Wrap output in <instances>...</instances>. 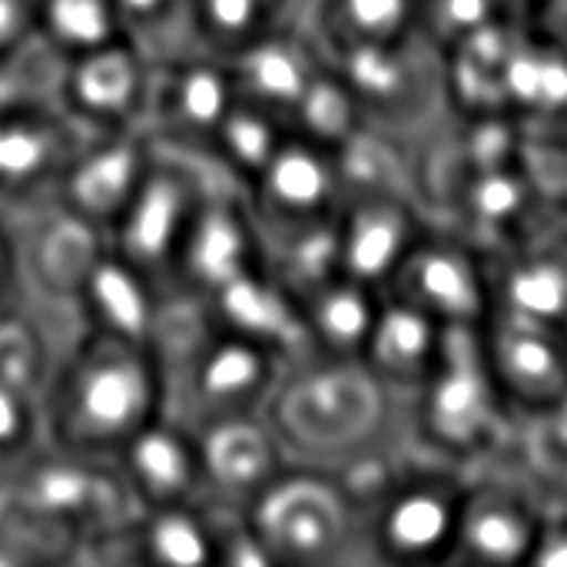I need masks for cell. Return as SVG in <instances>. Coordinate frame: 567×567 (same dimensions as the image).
<instances>
[{"instance_id": "6da1fadb", "label": "cell", "mask_w": 567, "mask_h": 567, "mask_svg": "<svg viewBox=\"0 0 567 567\" xmlns=\"http://www.w3.org/2000/svg\"><path fill=\"white\" fill-rule=\"evenodd\" d=\"M289 465L339 472L346 462L409 425V405L362 359L309 355L289 362L262 409Z\"/></svg>"}, {"instance_id": "7a4b0ae2", "label": "cell", "mask_w": 567, "mask_h": 567, "mask_svg": "<svg viewBox=\"0 0 567 567\" xmlns=\"http://www.w3.org/2000/svg\"><path fill=\"white\" fill-rule=\"evenodd\" d=\"M43 442L113 458L120 445L163 412V379L150 346L80 332L56 355L43 385Z\"/></svg>"}, {"instance_id": "3957f363", "label": "cell", "mask_w": 567, "mask_h": 567, "mask_svg": "<svg viewBox=\"0 0 567 567\" xmlns=\"http://www.w3.org/2000/svg\"><path fill=\"white\" fill-rule=\"evenodd\" d=\"M405 405L419 449L462 472L502 455L518 422L488 365L482 326H445L435 365Z\"/></svg>"}, {"instance_id": "277c9868", "label": "cell", "mask_w": 567, "mask_h": 567, "mask_svg": "<svg viewBox=\"0 0 567 567\" xmlns=\"http://www.w3.org/2000/svg\"><path fill=\"white\" fill-rule=\"evenodd\" d=\"M249 518L276 567L372 565L365 512L329 472L289 465Z\"/></svg>"}, {"instance_id": "5b68a950", "label": "cell", "mask_w": 567, "mask_h": 567, "mask_svg": "<svg viewBox=\"0 0 567 567\" xmlns=\"http://www.w3.org/2000/svg\"><path fill=\"white\" fill-rule=\"evenodd\" d=\"M332 63L349 80L365 123L412 146L455 113L445 50L422 27L399 40L352 50Z\"/></svg>"}, {"instance_id": "8992f818", "label": "cell", "mask_w": 567, "mask_h": 567, "mask_svg": "<svg viewBox=\"0 0 567 567\" xmlns=\"http://www.w3.org/2000/svg\"><path fill=\"white\" fill-rule=\"evenodd\" d=\"M219 176L226 173L206 156H193V153L156 143L153 159L130 206L123 209V216L106 236L110 249L120 259H126L133 269L150 276L156 286L173 289V272H176L186 229L206 189Z\"/></svg>"}, {"instance_id": "52a82bcc", "label": "cell", "mask_w": 567, "mask_h": 567, "mask_svg": "<svg viewBox=\"0 0 567 567\" xmlns=\"http://www.w3.org/2000/svg\"><path fill=\"white\" fill-rule=\"evenodd\" d=\"M465 472L422 455L412 462L369 508L372 565L435 567L452 565Z\"/></svg>"}, {"instance_id": "ba28073f", "label": "cell", "mask_w": 567, "mask_h": 567, "mask_svg": "<svg viewBox=\"0 0 567 567\" xmlns=\"http://www.w3.org/2000/svg\"><path fill=\"white\" fill-rule=\"evenodd\" d=\"M551 505L508 449L465 472L452 565L532 567Z\"/></svg>"}, {"instance_id": "9c48e42d", "label": "cell", "mask_w": 567, "mask_h": 567, "mask_svg": "<svg viewBox=\"0 0 567 567\" xmlns=\"http://www.w3.org/2000/svg\"><path fill=\"white\" fill-rule=\"evenodd\" d=\"M0 219L13 243L20 296L73 312L80 286L110 246L106 233L63 209L53 196L17 213H3Z\"/></svg>"}, {"instance_id": "30bf717a", "label": "cell", "mask_w": 567, "mask_h": 567, "mask_svg": "<svg viewBox=\"0 0 567 567\" xmlns=\"http://www.w3.org/2000/svg\"><path fill=\"white\" fill-rule=\"evenodd\" d=\"M432 223L458 233L485 256H498L551 226L548 203L522 159L458 176L432 206Z\"/></svg>"}, {"instance_id": "8fae6325", "label": "cell", "mask_w": 567, "mask_h": 567, "mask_svg": "<svg viewBox=\"0 0 567 567\" xmlns=\"http://www.w3.org/2000/svg\"><path fill=\"white\" fill-rule=\"evenodd\" d=\"M385 292L409 299L442 326H485L492 316L488 256L458 233L429 223Z\"/></svg>"}, {"instance_id": "7c38bea8", "label": "cell", "mask_w": 567, "mask_h": 567, "mask_svg": "<svg viewBox=\"0 0 567 567\" xmlns=\"http://www.w3.org/2000/svg\"><path fill=\"white\" fill-rule=\"evenodd\" d=\"M233 100L236 90L226 56L213 50H196L153 66L143 130L159 146L209 156L216 126L223 123Z\"/></svg>"}, {"instance_id": "4fadbf2b", "label": "cell", "mask_w": 567, "mask_h": 567, "mask_svg": "<svg viewBox=\"0 0 567 567\" xmlns=\"http://www.w3.org/2000/svg\"><path fill=\"white\" fill-rule=\"evenodd\" d=\"M259 266H262V243H259V223L252 216L249 196L239 183L219 176L206 189L186 229L173 272V289L206 299L219 286Z\"/></svg>"}, {"instance_id": "5bb4252c", "label": "cell", "mask_w": 567, "mask_h": 567, "mask_svg": "<svg viewBox=\"0 0 567 567\" xmlns=\"http://www.w3.org/2000/svg\"><path fill=\"white\" fill-rule=\"evenodd\" d=\"M90 133L60 103L0 116V216L50 199Z\"/></svg>"}, {"instance_id": "9a60e30c", "label": "cell", "mask_w": 567, "mask_h": 567, "mask_svg": "<svg viewBox=\"0 0 567 567\" xmlns=\"http://www.w3.org/2000/svg\"><path fill=\"white\" fill-rule=\"evenodd\" d=\"M150 80L153 63L126 37H116L60 63L56 103L93 133L143 126Z\"/></svg>"}, {"instance_id": "2e32d148", "label": "cell", "mask_w": 567, "mask_h": 567, "mask_svg": "<svg viewBox=\"0 0 567 567\" xmlns=\"http://www.w3.org/2000/svg\"><path fill=\"white\" fill-rule=\"evenodd\" d=\"M153 146L143 126L90 133L60 176L53 199L110 236L153 159Z\"/></svg>"}, {"instance_id": "e0dca14e", "label": "cell", "mask_w": 567, "mask_h": 567, "mask_svg": "<svg viewBox=\"0 0 567 567\" xmlns=\"http://www.w3.org/2000/svg\"><path fill=\"white\" fill-rule=\"evenodd\" d=\"M488 365L518 419L555 409L567 392V329L488 316L482 326Z\"/></svg>"}, {"instance_id": "ac0fdd59", "label": "cell", "mask_w": 567, "mask_h": 567, "mask_svg": "<svg viewBox=\"0 0 567 567\" xmlns=\"http://www.w3.org/2000/svg\"><path fill=\"white\" fill-rule=\"evenodd\" d=\"M196 442L203 468L199 502L209 508L249 512L259 495L289 468L262 415L209 425L196 435Z\"/></svg>"}, {"instance_id": "d6986e66", "label": "cell", "mask_w": 567, "mask_h": 567, "mask_svg": "<svg viewBox=\"0 0 567 567\" xmlns=\"http://www.w3.org/2000/svg\"><path fill=\"white\" fill-rule=\"evenodd\" d=\"M422 203L405 196H362L339 206V259L342 276L389 289L402 259L429 226Z\"/></svg>"}, {"instance_id": "ffe728a7", "label": "cell", "mask_w": 567, "mask_h": 567, "mask_svg": "<svg viewBox=\"0 0 567 567\" xmlns=\"http://www.w3.org/2000/svg\"><path fill=\"white\" fill-rule=\"evenodd\" d=\"M246 196L259 226L332 216L342 206L336 153L289 130L266 169L249 183Z\"/></svg>"}, {"instance_id": "44dd1931", "label": "cell", "mask_w": 567, "mask_h": 567, "mask_svg": "<svg viewBox=\"0 0 567 567\" xmlns=\"http://www.w3.org/2000/svg\"><path fill=\"white\" fill-rule=\"evenodd\" d=\"M492 316L567 329V239L545 226L525 243L488 256Z\"/></svg>"}, {"instance_id": "7402d4cb", "label": "cell", "mask_w": 567, "mask_h": 567, "mask_svg": "<svg viewBox=\"0 0 567 567\" xmlns=\"http://www.w3.org/2000/svg\"><path fill=\"white\" fill-rule=\"evenodd\" d=\"M113 462L140 512L199 502V442L189 429L166 419L163 412L150 419L140 432H133L120 445Z\"/></svg>"}, {"instance_id": "603a6c76", "label": "cell", "mask_w": 567, "mask_h": 567, "mask_svg": "<svg viewBox=\"0 0 567 567\" xmlns=\"http://www.w3.org/2000/svg\"><path fill=\"white\" fill-rule=\"evenodd\" d=\"M203 302L219 329L276 352L286 365L309 359L302 309L262 266L219 286Z\"/></svg>"}, {"instance_id": "cb8c5ba5", "label": "cell", "mask_w": 567, "mask_h": 567, "mask_svg": "<svg viewBox=\"0 0 567 567\" xmlns=\"http://www.w3.org/2000/svg\"><path fill=\"white\" fill-rule=\"evenodd\" d=\"M322 63L326 56L296 23H282L226 53L236 96L259 103L286 120Z\"/></svg>"}, {"instance_id": "d4e9b609", "label": "cell", "mask_w": 567, "mask_h": 567, "mask_svg": "<svg viewBox=\"0 0 567 567\" xmlns=\"http://www.w3.org/2000/svg\"><path fill=\"white\" fill-rule=\"evenodd\" d=\"M166 292L169 289L156 286L150 276L133 269L106 246V252L100 256V262L76 292L73 316L86 332H103L150 346Z\"/></svg>"}, {"instance_id": "484cf974", "label": "cell", "mask_w": 567, "mask_h": 567, "mask_svg": "<svg viewBox=\"0 0 567 567\" xmlns=\"http://www.w3.org/2000/svg\"><path fill=\"white\" fill-rule=\"evenodd\" d=\"M445 326L395 292H382L375 326L362 349L365 369L395 395L409 399L435 365Z\"/></svg>"}, {"instance_id": "4316f807", "label": "cell", "mask_w": 567, "mask_h": 567, "mask_svg": "<svg viewBox=\"0 0 567 567\" xmlns=\"http://www.w3.org/2000/svg\"><path fill=\"white\" fill-rule=\"evenodd\" d=\"M419 20L422 0H296L292 13L326 60L399 40L419 30Z\"/></svg>"}, {"instance_id": "83f0119b", "label": "cell", "mask_w": 567, "mask_h": 567, "mask_svg": "<svg viewBox=\"0 0 567 567\" xmlns=\"http://www.w3.org/2000/svg\"><path fill=\"white\" fill-rule=\"evenodd\" d=\"M532 20L535 17L488 23L445 47V76L455 113H505L508 66Z\"/></svg>"}, {"instance_id": "f1b7e54d", "label": "cell", "mask_w": 567, "mask_h": 567, "mask_svg": "<svg viewBox=\"0 0 567 567\" xmlns=\"http://www.w3.org/2000/svg\"><path fill=\"white\" fill-rule=\"evenodd\" d=\"M262 269L302 302L336 276H342L339 259V213L299 219L286 226H259Z\"/></svg>"}, {"instance_id": "f546056e", "label": "cell", "mask_w": 567, "mask_h": 567, "mask_svg": "<svg viewBox=\"0 0 567 567\" xmlns=\"http://www.w3.org/2000/svg\"><path fill=\"white\" fill-rule=\"evenodd\" d=\"M332 153H336L342 203L362 199V196H405V199L422 203L419 153L412 143L365 123Z\"/></svg>"}, {"instance_id": "4dcf8cb0", "label": "cell", "mask_w": 567, "mask_h": 567, "mask_svg": "<svg viewBox=\"0 0 567 567\" xmlns=\"http://www.w3.org/2000/svg\"><path fill=\"white\" fill-rule=\"evenodd\" d=\"M382 292L349 276H336L299 302L309 339V355L322 359H362L369 332L379 316Z\"/></svg>"}, {"instance_id": "1f68e13d", "label": "cell", "mask_w": 567, "mask_h": 567, "mask_svg": "<svg viewBox=\"0 0 567 567\" xmlns=\"http://www.w3.org/2000/svg\"><path fill=\"white\" fill-rule=\"evenodd\" d=\"M286 136H289L286 116L236 96L223 123L216 126L206 159L216 163L233 183L249 189V183L266 169V163L272 159V153L282 146Z\"/></svg>"}, {"instance_id": "d6a6232c", "label": "cell", "mask_w": 567, "mask_h": 567, "mask_svg": "<svg viewBox=\"0 0 567 567\" xmlns=\"http://www.w3.org/2000/svg\"><path fill=\"white\" fill-rule=\"evenodd\" d=\"M120 33L153 63H169L203 50L196 0H116Z\"/></svg>"}, {"instance_id": "836d02e7", "label": "cell", "mask_w": 567, "mask_h": 567, "mask_svg": "<svg viewBox=\"0 0 567 567\" xmlns=\"http://www.w3.org/2000/svg\"><path fill=\"white\" fill-rule=\"evenodd\" d=\"M33 37L63 63L120 33L116 0H33Z\"/></svg>"}, {"instance_id": "e575fe53", "label": "cell", "mask_w": 567, "mask_h": 567, "mask_svg": "<svg viewBox=\"0 0 567 567\" xmlns=\"http://www.w3.org/2000/svg\"><path fill=\"white\" fill-rule=\"evenodd\" d=\"M362 126L365 116L349 80L339 73L332 60H326L319 73L309 80V86L302 90V96L296 100L289 113V130L326 150H339Z\"/></svg>"}, {"instance_id": "d590c367", "label": "cell", "mask_w": 567, "mask_h": 567, "mask_svg": "<svg viewBox=\"0 0 567 567\" xmlns=\"http://www.w3.org/2000/svg\"><path fill=\"white\" fill-rule=\"evenodd\" d=\"M296 0H196V27L203 50L219 56L243 43L292 23Z\"/></svg>"}, {"instance_id": "8d00e7d4", "label": "cell", "mask_w": 567, "mask_h": 567, "mask_svg": "<svg viewBox=\"0 0 567 567\" xmlns=\"http://www.w3.org/2000/svg\"><path fill=\"white\" fill-rule=\"evenodd\" d=\"M47 332L37 319L23 316L17 306L0 312V385L30 392L43 399V385L53 369Z\"/></svg>"}, {"instance_id": "74e56055", "label": "cell", "mask_w": 567, "mask_h": 567, "mask_svg": "<svg viewBox=\"0 0 567 567\" xmlns=\"http://www.w3.org/2000/svg\"><path fill=\"white\" fill-rule=\"evenodd\" d=\"M56 76L60 60L37 37L0 53V116L37 103H56Z\"/></svg>"}, {"instance_id": "f35d334b", "label": "cell", "mask_w": 567, "mask_h": 567, "mask_svg": "<svg viewBox=\"0 0 567 567\" xmlns=\"http://www.w3.org/2000/svg\"><path fill=\"white\" fill-rule=\"evenodd\" d=\"M525 17H538L535 0H422L419 27L445 50L472 30Z\"/></svg>"}, {"instance_id": "ab89813d", "label": "cell", "mask_w": 567, "mask_h": 567, "mask_svg": "<svg viewBox=\"0 0 567 567\" xmlns=\"http://www.w3.org/2000/svg\"><path fill=\"white\" fill-rule=\"evenodd\" d=\"M532 567H567V505L548 512L532 555Z\"/></svg>"}, {"instance_id": "60d3db41", "label": "cell", "mask_w": 567, "mask_h": 567, "mask_svg": "<svg viewBox=\"0 0 567 567\" xmlns=\"http://www.w3.org/2000/svg\"><path fill=\"white\" fill-rule=\"evenodd\" d=\"M33 37V0H0V53Z\"/></svg>"}, {"instance_id": "b9f144b4", "label": "cell", "mask_w": 567, "mask_h": 567, "mask_svg": "<svg viewBox=\"0 0 567 567\" xmlns=\"http://www.w3.org/2000/svg\"><path fill=\"white\" fill-rule=\"evenodd\" d=\"M17 299H20V276H17L13 243H10V233L0 219V312L17 306Z\"/></svg>"}, {"instance_id": "7bdbcfd3", "label": "cell", "mask_w": 567, "mask_h": 567, "mask_svg": "<svg viewBox=\"0 0 567 567\" xmlns=\"http://www.w3.org/2000/svg\"><path fill=\"white\" fill-rule=\"evenodd\" d=\"M548 219H551V229H558L567 239V189L548 203Z\"/></svg>"}, {"instance_id": "ee69618b", "label": "cell", "mask_w": 567, "mask_h": 567, "mask_svg": "<svg viewBox=\"0 0 567 567\" xmlns=\"http://www.w3.org/2000/svg\"><path fill=\"white\" fill-rule=\"evenodd\" d=\"M542 3H545V0H535V7H542Z\"/></svg>"}]
</instances>
